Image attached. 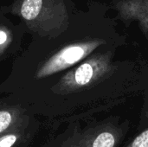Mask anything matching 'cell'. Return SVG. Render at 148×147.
I'll list each match as a JSON object with an SVG mask.
<instances>
[{
	"label": "cell",
	"instance_id": "1",
	"mask_svg": "<svg viewBox=\"0 0 148 147\" xmlns=\"http://www.w3.org/2000/svg\"><path fill=\"white\" fill-rule=\"evenodd\" d=\"M148 64L114 61L111 52L95 54L69 70L57 85L59 94L83 116L108 110L145 90Z\"/></svg>",
	"mask_w": 148,
	"mask_h": 147
},
{
	"label": "cell",
	"instance_id": "2",
	"mask_svg": "<svg viewBox=\"0 0 148 147\" xmlns=\"http://www.w3.org/2000/svg\"><path fill=\"white\" fill-rule=\"evenodd\" d=\"M96 41L71 43L55 53L39 69L38 78H44L78 65L100 46Z\"/></svg>",
	"mask_w": 148,
	"mask_h": 147
},
{
	"label": "cell",
	"instance_id": "3",
	"mask_svg": "<svg viewBox=\"0 0 148 147\" xmlns=\"http://www.w3.org/2000/svg\"><path fill=\"white\" fill-rule=\"evenodd\" d=\"M49 0H15L12 13L19 16L31 29H43L53 16Z\"/></svg>",
	"mask_w": 148,
	"mask_h": 147
},
{
	"label": "cell",
	"instance_id": "4",
	"mask_svg": "<svg viewBox=\"0 0 148 147\" xmlns=\"http://www.w3.org/2000/svg\"><path fill=\"white\" fill-rule=\"evenodd\" d=\"M147 128H148V83L143 91V106L140 111L138 132L140 133Z\"/></svg>",
	"mask_w": 148,
	"mask_h": 147
},
{
	"label": "cell",
	"instance_id": "5",
	"mask_svg": "<svg viewBox=\"0 0 148 147\" xmlns=\"http://www.w3.org/2000/svg\"><path fill=\"white\" fill-rule=\"evenodd\" d=\"M125 147H148V128L140 132Z\"/></svg>",
	"mask_w": 148,
	"mask_h": 147
},
{
	"label": "cell",
	"instance_id": "6",
	"mask_svg": "<svg viewBox=\"0 0 148 147\" xmlns=\"http://www.w3.org/2000/svg\"><path fill=\"white\" fill-rule=\"evenodd\" d=\"M12 114L8 111H0V133L4 132L11 124Z\"/></svg>",
	"mask_w": 148,
	"mask_h": 147
},
{
	"label": "cell",
	"instance_id": "7",
	"mask_svg": "<svg viewBox=\"0 0 148 147\" xmlns=\"http://www.w3.org/2000/svg\"><path fill=\"white\" fill-rule=\"evenodd\" d=\"M17 138L15 134H7L0 138V147H11L16 143Z\"/></svg>",
	"mask_w": 148,
	"mask_h": 147
},
{
	"label": "cell",
	"instance_id": "8",
	"mask_svg": "<svg viewBox=\"0 0 148 147\" xmlns=\"http://www.w3.org/2000/svg\"><path fill=\"white\" fill-rule=\"evenodd\" d=\"M10 39V34L7 29L3 27H0V47L7 43Z\"/></svg>",
	"mask_w": 148,
	"mask_h": 147
}]
</instances>
